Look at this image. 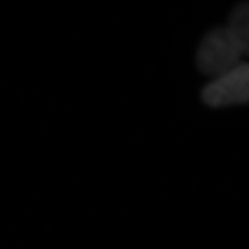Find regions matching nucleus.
Returning a JSON list of instances; mask_svg holds the SVG:
<instances>
[{"label": "nucleus", "mask_w": 249, "mask_h": 249, "mask_svg": "<svg viewBox=\"0 0 249 249\" xmlns=\"http://www.w3.org/2000/svg\"><path fill=\"white\" fill-rule=\"evenodd\" d=\"M242 54L225 27L216 28L204 37L196 61L202 73L211 79L223 75L242 62Z\"/></svg>", "instance_id": "1"}, {"label": "nucleus", "mask_w": 249, "mask_h": 249, "mask_svg": "<svg viewBox=\"0 0 249 249\" xmlns=\"http://www.w3.org/2000/svg\"><path fill=\"white\" fill-rule=\"evenodd\" d=\"M205 104L225 107L249 104V64L242 61L223 75L211 80L202 93Z\"/></svg>", "instance_id": "2"}, {"label": "nucleus", "mask_w": 249, "mask_h": 249, "mask_svg": "<svg viewBox=\"0 0 249 249\" xmlns=\"http://www.w3.org/2000/svg\"><path fill=\"white\" fill-rule=\"evenodd\" d=\"M242 57H249V2L238 5L225 26Z\"/></svg>", "instance_id": "3"}]
</instances>
